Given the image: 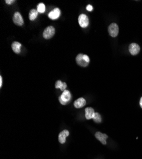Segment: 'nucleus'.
I'll list each match as a JSON object with an SVG mask.
<instances>
[{
    "mask_svg": "<svg viewBox=\"0 0 142 159\" xmlns=\"http://www.w3.org/2000/svg\"><path fill=\"white\" fill-rule=\"evenodd\" d=\"M38 12L37 10L32 9L30 11V13H29V18H30V21H34L38 16Z\"/></svg>",
    "mask_w": 142,
    "mask_h": 159,
    "instance_id": "nucleus-14",
    "label": "nucleus"
},
{
    "mask_svg": "<svg viewBox=\"0 0 142 159\" xmlns=\"http://www.w3.org/2000/svg\"><path fill=\"white\" fill-rule=\"evenodd\" d=\"M21 43L18 42H14L11 44V48L12 50L15 54H19L21 52Z\"/></svg>",
    "mask_w": 142,
    "mask_h": 159,
    "instance_id": "nucleus-13",
    "label": "nucleus"
},
{
    "mask_svg": "<svg viewBox=\"0 0 142 159\" xmlns=\"http://www.w3.org/2000/svg\"><path fill=\"white\" fill-rule=\"evenodd\" d=\"M55 34V28L53 26H48L43 33V36L45 39H50Z\"/></svg>",
    "mask_w": 142,
    "mask_h": 159,
    "instance_id": "nucleus-2",
    "label": "nucleus"
},
{
    "mask_svg": "<svg viewBox=\"0 0 142 159\" xmlns=\"http://www.w3.org/2000/svg\"><path fill=\"white\" fill-rule=\"evenodd\" d=\"M2 85H3V78L2 76H0V87H2Z\"/></svg>",
    "mask_w": 142,
    "mask_h": 159,
    "instance_id": "nucleus-21",
    "label": "nucleus"
},
{
    "mask_svg": "<svg viewBox=\"0 0 142 159\" xmlns=\"http://www.w3.org/2000/svg\"><path fill=\"white\" fill-rule=\"evenodd\" d=\"M89 18L85 14H81L79 17V24L82 28H87L89 25Z\"/></svg>",
    "mask_w": 142,
    "mask_h": 159,
    "instance_id": "nucleus-3",
    "label": "nucleus"
},
{
    "mask_svg": "<svg viewBox=\"0 0 142 159\" xmlns=\"http://www.w3.org/2000/svg\"><path fill=\"white\" fill-rule=\"evenodd\" d=\"M69 134V132L68 130H64L61 132L59 133V137H58V140L60 143L64 144L66 142V139Z\"/></svg>",
    "mask_w": 142,
    "mask_h": 159,
    "instance_id": "nucleus-8",
    "label": "nucleus"
},
{
    "mask_svg": "<svg viewBox=\"0 0 142 159\" xmlns=\"http://www.w3.org/2000/svg\"><path fill=\"white\" fill-rule=\"evenodd\" d=\"M76 61L78 64L79 66H82V67H86L89 65L88 62H87L86 60L83 58V54H79L77 55L76 57Z\"/></svg>",
    "mask_w": 142,
    "mask_h": 159,
    "instance_id": "nucleus-7",
    "label": "nucleus"
},
{
    "mask_svg": "<svg viewBox=\"0 0 142 159\" xmlns=\"http://www.w3.org/2000/svg\"><path fill=\"white\" fill-rule=\"evenodd\" d=\"M13 22H14V24L17 25H19V26H21L24 24V20H23L21 13L18 11L14 13L13 17Z\"/></svg>",
    "mask_w": 142,
    "mask_h": 159,
    "instance_id": "nucleus-5",
    "label": "nucleus"
},
{
    "mask_svg": "<svg viewBox=\"0 0 142 159\" xmlns=\"http://www.w3.org/2000/svg\"><path fill=\"white\" fill-rule=\"evenodd\" d=\"M37 11L38 13H44L45 11V6L43 3H40L37 7Z\"/></svg>",
    "mask_w": 142,
    "mask_h": 159,
    "instance_id": "nucleus-15",
    "label": "nucleus"
},
{
    "mask_svg": "<svg viewBox=\"0 0 142 159\" xmlns=\"http://www.w3.org/2000/svg\"><path fill=\"white\" fill-rule=\"evenodd\" d=\"M92 119H93V120L96 123H99L101 122V115L98 113H95V114H94Z\"/></svg>",
    "mask_w": 142,
    "mask_h": 159,
    "instance_id": "nucleus-16",
    "label": "nucleus"
},
{
    "mask_svg": "<svg viewBox=\"0 0 142 159\" xmlns=\"http://www.w3.org/2000/svg\"><path fill=\"white\" fill-rule=\"evenodd\" d=\"M86 105V101L83 97H80L74 102V106L76 108H81Z\"/></svg>",
    "mask_w": 142,
    "mask_h": 159,
    "instance_id": "nucleus-11",
    "label": "nucleus"
},
{
    "mask_svg": "<svg viewBox=\"0 0 142 159\" xmlns=\"http://www.w3.org/2000/svg\"><path fill=\"white\" fill-rule=\"evenodd\" d=\"M95 137L100 142L102 143L104 145H105L106 144V140L108 138V136L106 134H102L100 132H97L95 134Z\"/></svg>",
    "mask_w": 142,
    "mask_h": 159,
    "instance_id": "nucleus-9",
    "label": "nucleus"
},
{
    "mask_svg": "<svg viewBox=\"0 0 142 159\" xmlns=\"http://www.w3.org/2000/svg\"><path fill=\"white\" fill-rule=\"evenodd\" d=\"M61 15V11L58 8H56L48 13V17L52 20H55L59 18Z\"/></svg>",
    "mask_w": 142,
    "mask_h": 159,
    "instance_id": "nucleus-10",
    "label": "nucleus"
},
{
    "mask_svg": "<svg viewBox=\"0 0 142 159\" xmlns=\"http://www.w3.org/2000/svg\"><path fill=\"white\" fill-rule=\"evenodd\" d=\"M86 9H87V11H91L92 10V9H93V8H92V7L91 5H88L87 6Z\"/></svg>",
    "mask_w": 142,
    "mask_h": 159,
    "instance_id": "nucleus-18",
    "label": "nucleus"
},
{
    "mask_svg": "<svg viewBox=\"0 0 142 159\" xmlns=\"http://www.w3.org/2000/svg\"><path fill=\"white\" fill-rule=\"evenodd\" d=\"M129 51L130 54L133 55V56H136V55H137L140 52V47L138 44H137V43H131V44H130L129 47Z\"/></svg>",
    "mask_w": 142,
    "mask_h": 159,
    "instance_id": "nucleus-6",
    "label": "nucleus"
},
{
    "mask_svg": "<svg viewBox=\"0 0 142 159\" xmlns=\"http://www.w3.org/2000/svg\"><path fill=\"white\" fill-rule=\"evenodd\" d=\"M5 2H6V3L8 5H11V4L15 2V1H14V0H6Z\"/></svg>",
    "mask_w": 142,
    "mask_h": 159,
    "instance_id": "nucleus-19",
    "label": "nucleus"
},
{
    "mask_svg": "<svg viewBox=\"0 0 142 159\" xmlns=\"http://www.w3.org/2000/svg\"><path fill=\"white\" fill-rule=\"evenodd\" d=\"M140 105L141 106V108H142V97H141L140 101Z\"/></svg>",
    "mask_w": 142,
    "mask_h": 159,
    "instance_id": "nucleus-22",
    "label": "nucleus"
},
{
    "mask_svg": "<svg viewBox=\"0 0 142 159\" xmlns=\"http://www.w3.org/2000/svg\"><path fill=\"white\" fill-rule=\"evenodd\" d=\"M85 117L87 120H90V119H92L93 118L94 115L95 114V112L94 109L92 108H87L85 109Z\"/></svg>",
    "mask_w": 142,
    "mask_h": 159,
    "instance_id": "nucleus-12",
    "label": "nucleus"
},
{
    "mask_svg": "<svg viewBox=\"0 0 142 159\" xmlns=\"http://www.w3.org/2000/svg\"><path fill=\"white\" fill-rule=\"evenodd\" d=\"M71 97V93L68 90H65L63 92L61 95L59 97V101L63 105H66L68 104Z\"/></svg>",
    "mask_w": 142,
    "mask_h": 159,
    "instance_id": "nucleus-1",
    "label": "nucleus"
},
{
    "mask_svg": "<svg viewBox=\"0 0 142 159\" xmlns=\"http://www.w3.org/2000/svg\"><path fill=\"white\" fill-rule=\"evenodd\" d=\"M108 33L112 37H116L118 34V26L117 24L115 23H112L110 25H109L108 27Z\"/></svg>",
    "mask_w": 142,
    "mask_h": 159,
    "instance_id": "nucleus-4",
    "label": "nucleus"
},
{
    "mask_svg": "<svg viewBox=\"0 0 142 159\" xmlns=\"http://www.w3.org/2000/svg\"><path fill=\"white\" fill-rule=\"evenodd\" d=\"M66 87H67V85H66V83L65 82H64V84H63V88L62 89L61 91H65L66 90Z\"/></svg>",
    "mask_w": 142,
    "mask_h": 159,
    "instance_id": "nucleus-20",
    "label": "nucleus"
},
{
    "mask_svg": "<svg viewBox=\"0 0 142 159\" xmlns=\"http://www.w3.org/2000/svg\"><path fill=\"white\" fill-rule=\"evenodd\" d=\"M64 83H63L61 80H57L56 83V89H60L61 90L63 87Z\"/></svg>",
    "mask_w": 142,
    "mask_h": 159,
    "instance_id": "nucleus-17",
    "label": "nucleus"
}]
</instances>
